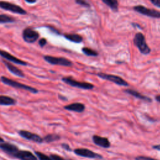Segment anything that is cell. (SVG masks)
<instances>
[{"label":"cell","instance_id":"33","mask_svg":"<svg viewBox=\"0 0 160 160\" xmlns=\"http://www.w3.org/2000/svg\"><path fill=\"white\" fill-rule=\"evenodd\" d=\"M155 99L157 101H158L159 102H160V95H158L155 97Z\"/></svg>","mask_w":160,"mask_h":160},{"label":"cell","instance_id":"11","mask_svg":"<svg viewBox=\"0 0 160 160\" xmlns=\"http://www.w3.org/2000/svg\"><path fill=\"white\" fill-rule=\"evenodd\" d=\"M0 149L4 151L6 153L13 157L19 150L18 148L16 145L9 142H4V141L0 142Z\"/></svg>","mask_w":160,"mask_h":160},{"label":"cell","instance_id":"24","mask_svg":"<svg viewBox=\"0 0 160 160\" xmlns=\"http://www.w3.org/2000/svg\"><path fill=\"white\" fill-rule=\"evenodd\" d=\"M35 154H36L37 157L39 158V160H52L50 156H47L45 154H43L39 151H36Z\"/></svg>","mask_w":160,"mask_h":160},{"label":"cell","instance_id":"32","mask_svg":"<svg viewBox=\"0 0 160 160\" xmlns=\"http://www.w3.org/2000/svg\"><path fill=\"white\" fill-rule=\"evenodd\" d=\"M25 1H26L27 2H28V3H31V4H32V3H34V2H36L37 0H25Z\"/></svg>","mask_w":160,"mask_h":160},{"label":"cell","instance_id":"26","mask_svg":"<svg viewBox=\"0 0 160 160\" xmlns=\"http://www.w3.org/2000/svg\"><path fill=\"white\" fill-rule=\"evenodd\" d=\"M76 2L84 7H86V8L90 7V4L86 0H76Z\"/></svg>","mask_w":160,"mask_h":160},{"label":"cell","instance_id":"18","mask_svg":"<svg viewBox=\"0 0 160 160\" xmlns=\"http://www.w3.org/2000/svg\"><path fill=\"white\" fill-rule=\"evenodd\" d=\"M16 103V101L8 96L1 95L0 96V105L1 106H11L14 105Z\"/></svg>","mask_w":160,"mask_h":160},{"label":"cell","instance_id":"22","mask_svg":"<svg viewBox=\"0 0 160 160\" xmlns=\"http://www.w3.org/2000/svg\"><path fill=\"white\" fill-rule=\"evenodd\" d=\"M15 19L9 16L6 14H0V23H7L14 22Z\"/></svg>","mask_w":160,"mask_h":160},{"label":"cell","instance_id":"2","mask_svg":"<svg viewBox=\"0 0 160 160\" xmlns=\"http://www.w3.org/2000/svg\"><path fill=\"white\" fill-rule=\"evenodd\" d=\"M1 81L5 84L13 87L14 88H18L21 89H24L26 91H28L32 93H37L38 92V90L34 88H32L31 86H28L26 84H24L20 82H18V81H14L12 79H9L7 77L5 76H1Z\"/></svg>","mask_w":160,"mask_h":160},{"label":"cell","instance_id":"23","mask_svg":"<svg viewBox=\"0 0 160 160\" xmlns=\"http://www.w3.org/2000/svg\"><path fill=\"white\" fill-rule=\"evenodd\" d=\"M82 51L84 54L89 56H97L98 55V53L96 51L87 47H84L82 48Z\"/></svg>","mask_w":160,"mask_h":160},{"label":"cell","instance_id":"13","mask_svg":"<svg viewBox=\"0 0 160 160\" xmlns=\"http://www.w3.org/2000/svg\"><path fill=\"white\" fill-rule=\"evenodd\" d=\"M14 157L20 160H37V158L31 152L26 150H18Z\"/></svg>","mask_w":160,"mask_h":160},{"label":"cell","instance_id":"30","mask_svg":"<svg viewBox=\"0 0 160 160\" xmlns=\"http://www.w3.org/2000/svg\"><path fill=\"white\" fill-rule=\"evenodd\" d=\"M61 146H62V148L63 149H64L66 150V151H72V149H71V148H70V146H69V144H66V143H63V144H61Z\"/></svg>","mask_w":160,"mask_h":160},{"label":"cell","instance_id":"19","mask_svg":"<svg viewBox=\"0 0 160 160\" xmlns=\"http://www.w3.org/2000/svg\"><path fill=\"white\" fill-rule=\"evenodd\" d=\"M64 36L66 39L73 42L79 43L82 41V36L78 34H65Z\"/></svg>","mask_w":160,"mask_h":160},{"label":"cell","instance_id":"7","mask_svg":"<svg viewBox=\"0 0 160 160\" xmlns=\"http://www.w3.org/2000/svg\"><path fill=\"white\" fill-rule=\"evenodd\" d=\"M0 8L14 13L22 15L26 14V11L21 7L6 1H0Z\"/></svg>","mask_w":160,"mask_h":160},{"label":"cell","instance_id":"8","mask_svg":"<svg viewBox=\"0 0 160 160\" xmlns=\"http://www.w3.org/2000/svg\"><path fill=\"white\" fill-rule=\"evenodd\" d=\"M39 33L31 28H26L22 32V38L24 41L28 43L35 42L39 38Z\"/></svg>","mask_w":160,"mask_h":160},{"label":"cell","instance_id":"16","mask_svg":"<svg viewBox=\"0 0 160 160\" xmlns=\"http://www.w3.org/2000/svg\"><path fill=\"white\" fill-rule=\"evenodd\" d=\"M124 91L126 93H128V94H130V95H131V96H134V97H135L138 99H139L141 100H143V101H147V102H151L152 101V99L150 98L141 94L139 92H138L136 90L131 89H125Z\"/></svg>","mask_w":160,"mask_h":160},{"label":"cell","instance_id":"31","mask_svg":"<svg viewBox=\"0 0 160 160\" xmlns=\"http://www.w3.org/2000/svg\"><path fill=\"white\" fill-rule=\"evenodd\" d=\"M152 149L158 150V151H160V144H156V145H154L152 146Z\"/></svg>","mask_w":160,"mask_h":160},{"label":"cell","instance_id":"21","mask_svg":"<svg viewBox=\"0 0 160 160\" xmlns=\"http://www.w3.org/2000/svg\"><path fill=\"white\" fill-rule=\"evenodd\" d=\"M60 139V136L57 134H49L43 138V141L46 142H51L58 141Z\"/></svg>","mask_w":160,"mask_h":160},{"label":"cell","instance_id":"1","mask_svg":"<svg viewBox=\"0 0 160 160\" xmlns=\"http://www.w3.org/2000/svg\"><path fill=\"white\" fill-rule=\"evenodd\" d=\"M133 42L142 54H148L151 52V49L146 43L145 37L142 33H136L134 36Z\"/></svg>","mask_w":160,"mask_h":160},{"label":"cell","instance_id":"9","mask_svg":"<svg viewBox=\"0 0 160 160\" xmlns=\"http://www.w3.org/2000/svg\"><path fill=\"white\" fill-rule=\"evenodd\" d=\"M74 152L78 156L87 158H91V159H94V158L102 159V156H101L100 154H97L95 152L86 148H76L74 150Z\"/></svg>","mask_w":160,"mask_h":160},{"label":"cell","instance_id":"6","mask_svg":"<svg viewBox=\"0 0 160 160\" xmlns=\"http://www.w3.org/2000/svg\"><path fill=\"white\" fill-rule=\"evenodd\" d=\"M134 10L141 14L153 18H160V12L153 9H149L148 8H146L141 5L136 6L133 8Z\"/></svg>","mask_w":160,"mask_h":160},{"label":"cell","instance_id":"10","mask_svg":"<svg viewBox=\"0 0 160 160\" xmlns=\"http://www.w3.org/2000/svg\"><path fill=\"white\" fill-rule=\"evenodd\" d=\"M19 134L23 138L33 142H36L38 143H41L43 142V139L41 136L28 131L21 130L19 131Z\"/></svg>","mask_w":160,"mask_h":160},{"label":"cell","instance_id":"27","mask_svg":"<svg viewBox=\"0 0 160 160\" xmlns=\"http://www.w3.org/2000/svg\"><path fill=\"white\" fill-rule=\"evenodd\" d=\"M135 160H158L151 157H148V156H137L135 158Z\"/></svg>","mask_w":160,"mask_h":160},{"label":"cell","instance_id":"29","mask_svg":"<svg viewBox=\"0 0 160 160\" xmlns=\"http://www.w3.org/2000/svg\"><path fill=\"white\" fill-rule=\"evenodd\" d=\"M151 2L158 8H160V0H149Z\"/></svg>","mask_w":160,"mask_h":160},{"label":"cell","instance_id":"34","mask_svg":"<svg viewBox=\"0 0 160 160\" xmlns=\"http://www.w3.org/2000/svg\"><path fill=\"white\" fill-rule=\"evenodd\" d=\"M3 141H4L3 139H2L1 137H0V142H3Z\"/></svg>","mask_w":160,"mask_h":160},{"label":"cell","instance_id":"12","mask_svg":"<svg viewBox=\"0 0 160 160\" xmlns=\"http://www.w3.org/2000/svg\"><path fill=\"white\" fill-rule=\"evenodd\" d=\"M0 56H2V58H4V59L8 60L9 61L12 62L15 64H20V65H22V66H26L28 64V63L21 59H19L18 58H17L16 57L12 56V54H9V52L1 50L0 49Z\"/></svg>","mask_w":160,"mask_h":160},{"label":"cell","instance_id":"5","mask_svg":"<svg viewBox=\"0 0 160 160\" xmlns=\"http://www.w3.org/2000/svg\"><path fill=\"white\" fill-rule=\"evenodd\" d=\"M97 76L99 78L108 80L109 81H111L116 84L119 85V86H128L129 84L126 81L121 78L120 76L114 75V74H106L103 72H99L97 74Z\"/></svg>","mask_w":160,"mask_h":160},{"label":"cell","instance_id":"25","mask_svg":"<svg viewBox=\"0 0 160 160\" xmlns=\"http://www.w3.org/2000/svg\"><path fill=\"white\" fill-rule=\"evenodd\" d=\"M50 157L52 159V160H72V159H66L59 155H58V154H52L50 155Z\"/></svg>","mask_w":160,"mask_h":160},{"label":"cell","instance_id":"28","mask_svg":"<svg viewBox=\"0 0 160 160\" xmlns=\"http://www.w3.org/2000/svg\"><path fill=\"white\" fill-rule=\"evenodd\" d=\"M46 43H47V40L45 38H41L39 41V44L41 47L44 46L46 44Z\"/></svg>","mask_w":160,"mask_h":160},{"label":"cell","instance_id":"15","mask_svg":"<svg viewBox=\"0 0 160 160\" xmlns=\"http://www.w3.org/2000/svg\"><path fill=\"white\" fill-rule=\"evenodd\" d=\"M66 110L74 111L76 112H82L85 109V106L84 104L81 102H74L68 105H66L64 107Z\"/></svg>","mask_w":160,"mask_h":160},{"label":"cell","instance_id":"20","mask_svg":"<svg viewBox=\"0 0 160 160\" xmlns=\"http://www.w3.org/2000/svg\"><path fill=\"white\" fill-rule=\"evenodd\" d=\"M102 1L109 7L112 11H118V0H102Z\"/></svg>","mask_w":160,"mask_h":160},{"label":"cell","instance_id":"3","mask_svg":"<svg viewBox=\"0 0 160 160\" xmlns=\"http://www.w3.org/2000/svg\"><path fill=\"white\" fill-rule=\"evenodd\" d=\"M62 81L65 83L70 85L71 86L82 89H92L94 88V86L89 82H81L75 80L71 77H64L62 79Z\"/></svg>","mask_w":160,"mask_h":160},{"label":"cell","instance_id":"4","mask_svg":"<svg viewBox=\"0 0 160 160\" xmlns=\"http://www.w3.org/2000/svg\"><path fill=\"white\" fill-rule=\"evenodd\" d=\"M44 59L49 64L54 65H59L68 67H70L72 65V62L70 60L62 57H54L46 55L44 56Z\"/></svg>","mask_w":160,"mask_h":160},{"label":"cell","instance_id":"14","mask_svg":"<svg viewBox=\"0 0 160 160\" xmlns=\"http://www.w3.org/2000/svg\"><path fill=\"white\" fill-rule=\"evenodd\" d=\"M92 141L96 145L103 148H108L111 146V143L109 139L105 137H102L98 135H94L92 136Z\"/></svg>","mask_w":160,"mask_h":160},{"label":"cell","instance_id":"17","mask_svg":"<svg viewBox=\"0 0 160 160\" xmlns=\"http://www.w3.org/2000/svg\"><path fill=\"white\" fill-rule=\"evenodd\" d=\"M3 62L4 63V64L6 65L7 68L8 69V70L11 73H12L13 74H14L17 76H19L20 78H24V74L23 73V72L21 69H19V68H18L15 66L12 65L11 63L8 62L7 61H3Z\"/></svg>","mask_w":160,"mask_h":160}]
</instances>
